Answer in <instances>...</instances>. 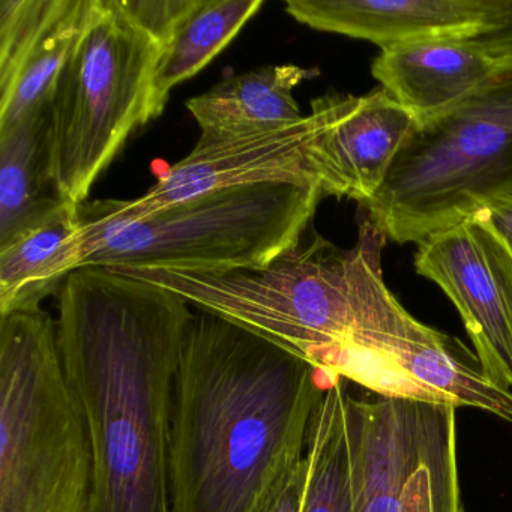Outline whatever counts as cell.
<instances>
[{"label":"cell","instance_id":"obj_1","mask_svg":"<svg viewBox=\"0 0 512 512\" xmlns=\"http://www.w3.org/2000/svg\"><path fill=\"white\" fill-rule=\"evenodd\" d=\"M58 341L92 452L86 512H172L173 391L194 313L178 293L101 266L58 292Z\"/></svg>","mask_w":512,"mask_h":512},{"label":"cell","instance_id":"obj_2","mask_svg":"<svg viewBox=\"0 0 512 512\" xmlns=\"http://www.w3.org/2000/svg\"><path fill=\"white\" fill-rule=\"evenodd\" d=\"M320 374L274 341L196 310L173 391L172 512H263L305 457L332 382Z\"/></svg>","mask_w":512,"mask_h":512},{"label":"cell","instance_id":"obj_3","mask_svg":"<svg viewBox=\"0 0 512 512\" xmlns=\"http://www.w3.org/2000/svg\"><path fill=\"white\" fill-rule=\"evenodd\" d=\"M319 187L259 184L209 191L143 218L107 200L79 206L83 266L224 272L262 268L301 242Z\"/></svg>","mask_w":512,"mask_h":512},{"label":"cell","instance_id":"obj_4","mask_svg":"<svg viewBox=\"0 0 512 512\" xmlns=\"http://www.w3.org/2000/svg\"><path fill=\"white\" fill-rule=\"evenodd\" d=\"M113 271L172 290L196 310L274 341L329 380L340 379L364 326L355 248L340 250L320 236L307 245L299 242L262 268Z\"/></svg>","mask_w":512,"mask_h":512},{"label":"cell","instance_id":"obj_5","mask_svg":"<svg viewBox=\"0 0 512 512\" xmlns=\"http://www.w3.org/2000/svg\"><path fill=\"white\" fill-rule=\"evenodd\" d=\"M92 452L43 308L0 316V512H86Z\"/></svg>","mask_w":512,"mask_h":512},{"label":"cell","instance_id":"obj_6","mask_svg":"<svg viewBox=\"0 0 512 512\" xmlns=\"http://www.w3.org/2000/svg\"><path fill=\"white\" fill-rule=\"evenodd\" d=\"M512 197V67L431 118L401 146L367 217L398 244H421Z\"/></svg>","mask_w":512,"mask_h":512},{"label":"cell","instance_id":"obj_7","mask_svg":"<svg viewBox=\"0 0 512 512\" xmlns=\"http://www.w3.org/2000/svg\"><path fill=\"white\" fill-rule=\"evenodd\" d=\"M160 53L118 0H97L49 103L53 179L67 205H83L130 134L155 119Z\"/></svg>","mask_w":512,"mask_h":512},{"label":"cell","instance_id":"obj_8","mask_svg":"<svg viewBox=\"0 0 512 512\" xmlns=\"http://www.w3.org/2000/svg\"><path fill=\"white\" fill-rule=\"evenodd\" d=\"M455 412L409 398L349 395L356 512H464Z\"/></svg>","mask_w":512,"mask_h":512},{"label":"cell","instance_id":"obj_9","mask_svg":"<svg viewBox=\"0 0 512 512\" xmlns=\"http://www.w3.org/2000/svg\"><path fill=\"white\" fill-rule=\"evenodd\" d=\"M344 98H319L310 115L281 127L236 136L202 134L196 148L161 173L148 193L128 202L107 200L110 209L118 217L143 218L209 191L259 184L307 185L325 194L323 139Z\"/></svg>","mask_w":512,"mask_h":512},{"label":"cell","instance_id":"obj_10","mask_svg":"<svg viewBox=\"0 0 512 512\" xmlns=\"http://www.w3.org/2000/svg\"><path fill=\"white\" fill-rule=\"evenodd\" d=\"M415 269L457 308L481 373L512 388V254L482 212L418 244Z\"/></svg>","mask_w":512,"mask_h":512},{"label":"cell","instance_id":"obj_11","mask_svg":"<svg viewBox=\"0 0 512 512\" xmlns=\"http://www.w3.org/2000/svg\"><path fill=\"white\" fill-rule=\"evenodd\" d=\"M97 0H0V133L49 106Z\"/></svg>","mask_w":512,"mask_h":512},{"label":"cell","instance_id":"obj_12","mask_svg":"<svg viewBox=\"0 0 512 512\" xmlns=\"http://www.w3.org/2000/svg\"><path fill=\"white\" fill-rule=\"evenodd\" d=\"M511 0H289L296 22L382 50L475 40L503 25Z\"/></svg>","mask_w":512,"mask_h":512},{"label":"cell","instance_id":"obj_13","mask_svg":"<svg viewBox=\"0 0 512 512\" xmlns=\"http://www.w3.org/2000/svg\"><path fill=\"white\" fill-rule=\"evenodd\" d=\"M419 119L385 89L344 98L323 139L326 196L370 202L382 188L401 146Z\"/></svg>","mask_w":512,"mask_h":512},{"label":"cell","instance_id":"obj_14","mask_svg":"<svg viewBox=\"0 0 512 512\" xmlns=\"http://www.w3.org/2000/svg\"><path fill=\"white\" fill-rule=\"evenodd\" d=\"M499 70L473 40L382 50L371 65L374 79L419 121L454 106Z\"/></svg>","mask_w":512,"mask_h":512},{"label":"cell","instance_id":"obj_15","mask_svg":"<svg viewBox=\"0 0 512 512\" xmlns=\"http://www.w3.org/2000/svg\"><path fill=\"white\" fill-rule=\"evenodd\" d=\"M85 241L79 208L62 206L52 217L0 248V316L37 310L82 268Z\"/></svg>","mask_w":512,"mask_h":512},{"label":"cell","instance_id":"obj_16","mask_svg":"<svg viewBox=\"0 0 512 512\" xmlns=\"http://www.w3.org/2000/svg\"><path fill=\"white\" fill-rule=\"evenodd\" d=\"M64 205L53 179L47 106L0 133V248Z\"/></svg>","mask_w":512,"mask_h":512},{"label":"cell","instance_id":"obj_17","mask_svg":"<svg viewBox=\"0 0 512 512\" xmlns=\"http://www.w3.org/2000/svg\"><path fill=\"white\" fill-rule=\"evenodd\" d=\"M316 71L298 65H269L230 76L187 101L202 134L236 136L292 124L304 118L293 91Z\"/></svg>","mask_w":512,"mask_h":512},{"label":"cell","instance_id":"obj_18","mask_svg":"<svg viewBox=\"0 0 512 512\" xmlns=\"http://www.w3.org/2000/svg\"><path fill=\"white\" fill-rule=\"evenodd\" d=\"M262 7V0H196L158 58L155 119L166 109L170 92L208 67Z\"/></svg>","mask_w":512,"mask_h":512},{"label":"cell","instance_id":"obj_19","mask_svg":"<svg viewBox=\"0 0 512 512\" xmlns=\"http://www.w3.org/2000/svg\"><path fill=\"white\" fill-rule=\"evenodd\" d=\"M349 395L347 380L334 379L314 412L305 451L310 476L302 512H356Z\"/></svg>","mask_w":512,"mask_h":512},{"label":"cell","instance_id":"obj_20","mask_svg":"<svg viewBox=\"0 0 512 512\" xmlns=\"http://www.w3.org/2000/svg\"><path fill=\"white\" fill-rule=\"evenodd\" d=\"M128 17L145 31L161 50L169 44L196 0H118Z\"/></svg>","mask_w":512,"mask_h":512},{"label":"cell","instance_id":"obj_21","mask_svg":"<svg viewBox=\"0 0 512 512\" xmlns=\"http://www.w3.org/2000/svg\"><path fill=\"white\" fill-rule=\"evenodd\" d=\"M310 463L307 455L287 473L263 512H302L307 493Z\"/></svg>","mask_w":512,"mask_h":512},{"label":"cell","instance_id":"obj_22","mask_svg":"<svg viewBox=\"0 0 512 512\" xmlns=\"http://www.w3.org/2000/svg\"><path fill=\"white\" fill-rule=\"evenodd\" d=\"M473 41L484 50L491 61L499 65L500 70L512 67V0L511 10L503 25Z\"/></svg>","mask_w":512,"mask_h":512},{"label":"cell","instance_id":"obj_23","mask_svg":"<svg viewBox=\"0 0 512 512\" xmlns=\"http://www.w3.org/2000/svg\"><path fill=\"white\" fill-rule=\"evenodd\" d=\"M482 214L512 254V197L493 203Z\"/></svg>","mask_w":512,"mask_h":512}]
</instances>
